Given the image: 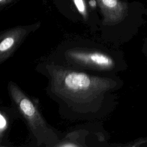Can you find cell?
<instances>
[{"label": "cell", "mask_w": 147, "mask_h": 147, "mask_svg": "<svg viewBox=\"0 0 147 147\" xmlns=\"http://www.w3.org/2000/svg\"><path fill=\"white\" fill-rule=\"evenodd\" d=\"M12 0H0V6L7 4L10 2Z\"/></svg>", "instance_id": "obj_8"}, {"label": "cell", "mask_w": 147, "mask_h": 147, "mask_svg": "<svg viewBox=\"0 0 147 147\" xmlns=\"http://www.w3.org/2000/svg\"><path fill=\"white\" fill-rule=\"evenodd\" d=\"M8 89L11 99L27 122L38 145L56 146L59 142L57 136L48 127L33 102L14 83L10 82Z\"/></svg>", "instance_id": "obj_2"}, {"label": "cell", "mask_w": 147, "mask_h": 147, "mask_svg": "<svg viewBox=\"0 0 147 147\" xmlns=\"http://www.w3.org/2000/svg\"><path fill=\"white\" fill-rule=\"evenodd\" d=\"M66 60L77 67L98 69H108L114 65L111 56L98 51L72 48L65 52Z\"/></svg>", "instance_id": "obj_3"}, {"label": "cell", "mask_w": 147, "mask_h": 147, "mask_svg": "<svg viewBox=\"0 0 147 147\" xmlns=\"http://www.w3.org/2000/svg\"><path fill=\"white\" fill-rule=\"evenodd\" d=\"M106 24L121 21L127 12V5L121 0H96Z\"/></svg>", "instance_id": "obj_5"}, {"label": "cell", "mask_w": 147, "mask_h": 147, "mask_svg": "<svg viewBox=\"0 0 147 147\" xmlns=\"http://www.w3.org/2000/svg\"><path fill=\"white\" fill-rule=\"evenodd\" d=\"M78 12L81 14L84 20L88 18V10L85 0H72Z\"/></svg>", "instance_id": "obj_6"}, {"label": "cell", "mask_w": 147, "mask_h": 147, "mask_svg": "<svg viewBox=\"0 0 147 147\" xmlns=\"http://www.w3.org/2000/svg\"><path fill=\"white\" fill-rule=\"evenodd\" d=\"M6 127V121L5 117L0 113V140L2 136V133Z\"/></svg>", "instance_id": "obj_7"}, {"label": "cell", "mask_w": 147, "mask_h": 147, "mask_svg": "<svg viewBox=\"0 0 147 147\" xmlns=\"http://www.w3.org/2000/svg\"><path fill=\"white\" fill-rule=\"evenodd\" d=\"M46 68L52 92L76 111H87L106 88V81L100 78L53 64Z\"/></svg>", "instance_id": "obj_1"}, {"label": "cell", "mask_w": 147, "mask_h": 147, "mask_svg": "<svg viewBox=\"0 0 147 147\" xmlns=\"http://www.w3.org/2000/svg\"><path fill=\"white\" fill-rule=\"evenodd\" d=\"M31 29L32 26H17L0 34V64L16 50Z\"/></svg>", "instance_id": "obj_4"}]
</instances>
